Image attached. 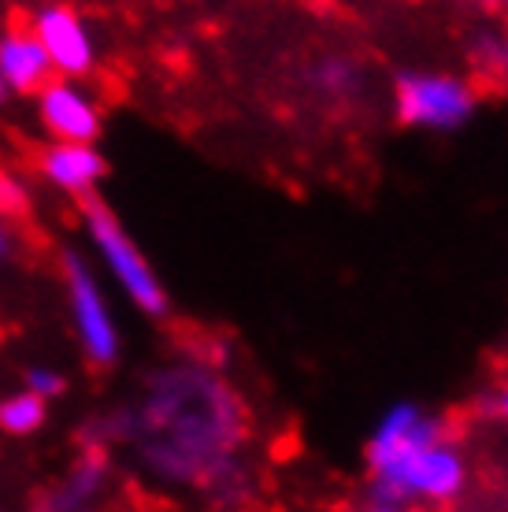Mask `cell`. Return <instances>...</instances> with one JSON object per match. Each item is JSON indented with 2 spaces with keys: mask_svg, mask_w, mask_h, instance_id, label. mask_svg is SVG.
Returning <instances> with one entry per match:
<instances>
[{
  "mask_svg": "<svg viewBox=\"0 0 508 512\" xmlns=\"http://www.w3.org/2000/svg\"><path fill=\"white\" fill-rule=\"evenodd\" d=\"M138 449L141 464L167 483H197L227 464L242 412L227 386L201 364H171L153 375L138 409L101 423Z\"/></svg>",
  "mask_w": 508,
  "mask_h": 512,
  "instance_id": "obj_1",
  "label": "cell"
},
{
  "mask_svg": "<svg viewBox=\"0 0 508 512\" xmlns=\"http://www.w3.org/2000/svg\"><path fill=\"white\" fill-rule=\"evenodd\" d=\"M371 498L379 501H449L457 498L468 468L460 449L445 438L442 420L416 405H394L368 442Z\"/></svg>",
  "mask_w": 508,
  "mask_h": 512,
  "instance_id": "obj_2",
  "label": "cell"
},
{
  "mask_svg": "<svg viewBox=\"0 0 508 512\" xmlns=\"http://www.w3.org/2000/svg\"><path fill=\"white\" fill-rule=\"evenodd\" d=\"M86 231L97 256H101L104 271H108V279L119 286V294L145 316H167V290L160 275L153 271V264H149V256L141 253L138 242L127 234V227L119 223V216L97 197L86 201Z\"/></svg>",
  "mask_w": 508,
  "mask_h": 512,
  "instance_id": "obj_3",
  "label": "cell"
},
{
  "mask_svg": "<svg viewBox=\"0 0 508 512\" xmlns=\"http://www.w3.org/2000/svg\"><path fill=\"white\" fill-rule=\"evenodd\" d=\"M64 290H67V308H71V327L82 346V357L93 368H112L123 349V334L115 323V312L108 305L101 275L93 271L82 253H64Z\"/></svg>",
  "mask_w": 508,
  "mask_h": 512,
  "instance_id": "obj_4",
  "label": "cell"
},
{
  "mask_svg": "<svg viewBox=\"0 0 508 512\" xmlns=\"http://www.w3.org/2000/svg\"><path fill=\"white\" fill-rule=\"evenodd\" d=\"M397 119L405 127L457 130L475 112V90L457 75H423L408 71L394 86Z\"/></svg>",
  "mask_w": 508,
  "mask_h": 512,
  "instance_id": "obj_5",
  "label": "cell"
},
{
  "mask_svg": "<svg viewBox=\"0 0 508 512\" xmlns=\"http://www.w3.org/2000/svg\"><path fill=\"white\" fill-rule=\"evenodd\" d=\"M30 34L38 38V45L45 49L52 64V75L60 78H82L97 67V45L89 34L86 19L64 4V0H49L34 8L30 15Z\"/></svg>",
  "mask_w": 508,
  "mask_h": 512,
  "instance_id": "obj_6",
  "label": "cell"
},
{
  "mask_svg": "<svg viewBox=\"0 0 508 512\" xmlns=\"http://www.w3.org/2000/svg\"><path fill=\"white\" fill-rule=\"evenodd\" d=\"M38 123L49 141H75V145H97L104 127V112L97 97L78 86V78H49L38 93Z\"/></svg>",
  "mask_w": 508,
  "mask_h": 512,
  "instance_id": "obj_7",
  "label": "cell"
},
{
  "mask_svg": "<svg viewBox=\"0 0 508 512\" xmlns=\"http://www.w3.org/2000/svg\"><path fill=\"white\" fill-rule=\"evenodd\" d=\"M38 175L56 190L71 197H93L108 175V160L97 145H75V141H49L38 153Z\"/></svg>",
  "mask_w": 508,
  "mask_h": 512,
  "instance_id": "obj_8",
  "label": "cell"
},
{
  "mask_svg": "<svg viewBox=\"0 0 508 512\" xmlns=\"http://www.w3.org/2000/svg\"><path fill=\"white\" fill-rule=\"evenodd\" d=\"M52 75V64L30 26H8L0 34V82L8 93H38Z\"/></svg>",
  "mask_w": 508,
  "mask_h": 512,
  "instance_id": "obj_9",
  "label": "cell"
},
{
  "mask_svg": "<svg viewBox=\"0 0 508 512\" xmlns=\"http://www.w3.org/2000/svg\"><path fill=\"white\" fill-rule=\"evenodd\" d=\"M108 487V461L101 453H82L71 472L56 483L41 501V512H86L89 501L101 498V490Z\"/></svg>",
  "mask_w": 508,
  "mask_h": 512,
  "instance_id": "obj_10",
  "label": "cell"
},
{
  "mask_svg": "<svg viewBox=\"0 0 508 512\" xmlns=\"http://www.w3.org/2000/svg\"><path fill=\"white\" fill-rule=\"evenodd\" d=\"M49 420V401H41L38 394L30 390H19V394H8L0 401V431L12 438H30L38 435Z\"/></svg>",
  "mask_w": 508,
  "mask_h": 512,
  "instance_id": "obj_11",
  "label": "cell"
},
{
  "mask_svg": "<svg viewBox=\"0 0 508 512\" xmlns=\"http://www.w3.org/2000/svg\"><path fill=\"white\" fill-rule=\"evenodd\" d=\"M26 390L30 394H38L41 401H52V397H60L67 390V379L60 368H49V364H34L30 372H26Z\"/></svg>",
  "mask_w": 508,
  "mask_h": 512,
  "instance_id": "obj_12",
  "label": "cell"
},
{
  "mask_svg": "<svg viewBox=\"0 0 508 512\" xmlns=\"http://www.w3.org/2000/svg\"><path fill=\"white\" fill-rule=\"evenodd\" d=\"M26 208H30V193H26V186L15 175H8V171H0V216H26Z\"/></svg>",
  "mask_w": 508,
  "mask_h": 512,
  "instance_id": "obj_13",
  "label": "cell"
},
{
  "mask_svg": "<svg viewBox=\"0 0 508 512\" xmlns=\"http://www.w3.org/2000/svg\"><path fill=\"white\" fill-rule=\"evenodd\" d=\"M316 82L327 93H345L349 90V82H353V67L345 64V60H327V64H319Z\"/></svg>",
  "mask_w": 508,
  "mask_h": 512,
  "instance_id": "obj_14",
  "label": "cell"
},
{
  "mask_svg": "<svg viewBox=\"0 0 508 512\" xmlns=\"http://www.w3.org/2000/svg\"><path fill=\"white\" fill-rule=\"evenodd\" d=\"M364 512H405V505H397V501H379L371 498V505Z\"/></svg>",
  "mask_w": 508,
  "mask_h": 512,
  "instance_id": "obj_15",
  "label": "cell"
},
{
  "mask_svg": "<svg viewBox=\"0 0 508 512\" xmlns=\"http://www.w3.org/2000/svg\"><path fill=\"white\" fill-rule=\"evenodd\" d=\"M12 249V238H8V227H4V216H0V256H8Z\"/></svg>",
  "mask_w": 508,
  "mask_h": 512,
  "instance_id": "obj_16",
  "label": "cell"
},
{
  "mask_svg": "<svg viewBox=\"0 0 508 512\" xmlns=\"http://www.w3.org/2000/svg\"><path fill=\"white\" fill-rule=\"evenodd\" d=\"M8 97H12V93H8V86H4V82H0V108H4V104H8Z\"/></svg>",
  "mask_w": 508,
  "mask_h": 512,
  "instance_id": "obj_17",
  "label": "cell"
},
{
  "mask_svg": "<svg viewBox=\"0 0 508 512\" xmlns=\"http://www.w3.org/2000/svg\"><path fill=\"white\" fill-rule=\"evenodd\" d=\"M501 416L508 420V386H505V394H501Z\"/></svg>",
  "mask_w": 508,
  "mask_h": 512,
  "instance_id": "obj_18",
  "label": "cell"
},
{
  "mask_svg": "<svg viewBox=\"0 0 508 512\" xmlns=\"http://www.w3.org/2000/svg\"><path fill=\"white\" fill-rule=\"evenodd\" d=\"M505 75H508V45H505Z\"/></svg>",
  "mask_w": 508,
  "mask_h": 512,
  "instance_id": "obj_19",
  "label": "cell"
},
{
  "mask_svg": "<svg viewBox=\"0 0 508 512\" xmlns=\"http://www.w3.org/2000/svg\"><path fill=\"white\" fill-rule=\"evenodd\" d=\"M0 512H4V509H0Z\"/></svg>",
  "mask_w": 508,
  "mask_h": 512,
  "instance_id": "obj_20",
  "label": "cell"
}]
</instances>
